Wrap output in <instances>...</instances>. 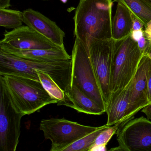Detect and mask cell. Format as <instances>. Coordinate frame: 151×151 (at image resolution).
Masks as SVG:
<instances>
[{
  "label": "cell",
  "instance_id": "1",
  "mask_svg": "<svg viewBox=\"0 0 151 151\" xmlns=\"http://www.w3.org/2000/svg\"><path fill=\"white\" fill-rule=\"evenodd\" d=\"M112 0H79L76 9L74 37L85 44L88 38H112Z\"/></svg>",
  "mask_w": 151,
  "mask_h": 151
},
{
  "label": "cell",
  "instance_id": "2",
  "mask_svg": "<svg viewBox=\"0 0 151 151\" xmlns=\"http://www.w3.org/2000/svg\"><path fill=\"white\" fill-rule=\"evenodd\" d=\"M0 87L14 108L24 116L39 111L45 106L58 102L47 91L40 81L0 74Z\"/></svg>",
  "mask_w": 151,
  "mask_h": 151
},
{
  "label": "cell",
  "instance_id": "3",
  "mask_svg": "<svg viewBox=\"0 0 151 151\" xmlns=\"http://www.w3.org/2000/svg\"><path fill=\"white\" fill-rule=\"evenodd\" d=\"M35 70L48 74L65 93L71 88L72 59L65 61L45 62L19 58L0 50V74H8L40 81Z\"/></svg>",
  "mask_w": 151,
  "mask_h": 151
},
{
  "label": "cell",
  "instance_id": "4",
  "mask_svg": "<svg viewBox=\"0 0 151 151\" xmlns=\"http://www.w3.org/2000/svg\"><path fill=\"white\" fill-rule=\"evenodd\" d=\"M143 54L131 34L122 39L114 40L109 86L111 97L129 84Z\"/></svg>",
  "mask_w": 151,
  "mask_h": 151
},
{
  "label": "cell",
  "instance_id": "5",
  "mask_svg": "<svg viewBox=\"0 0 151 151\" xmlns=\"http://www.w3.org/2000/svg\"><path fill=\"white\" fill-rule=\"evenodd\" d=\"M71 84L106 111V106L95 76L86 44L76 38L72 49Z\"/></svg>",
  "mask_w": 151,
  "mask_h": 151
},
{
  "label": "cell",
  "instance_id": "6",
  "mask_svg": "<svg viewBox=\"0 0 151 151\" xmlns=\"http://www.w3.org/2000/svg\"><path fill=\"white\" fill-rule=\"evenodd\" d=\"M98 128L83 125L64 118L43 119L40 124V130L43 132L45 139L52 142L50 151H63L72 143Z\"/></svg>",
  "mask_w": 151,
  "mask_h": 151
},
{
  "label": "cell",
  "instance_id": "7",
  "mask_svg": "<svg viewBox=\"0 0 151 151\" xmlns=\"http://www.w3.org/2000/svg\"><path fill=\"white\" fill-rule=\"evenodd\" d=\"M114 41L112 38L99 40L92 37L88 38L86 40L85 44L106 106V110L111 98L109 86Z\"/></svg>",
  "mask_w": 151,
  "mask_h": 151
},
{
  "label": "cell",
  "instance_id": "8",
  "mask_svg": "<svg viewBox=\"0 0 151 151\" xmlns=\"http://www.w3.org/2000/svg\"><path fill=\"white\" fill-rule=\"evenodd\" d=\"M116 134L119 145L110 151H151V121L144 116L130 120Z\"/></svg>",
  "mask_w": 151,
  "mask_h": 151
},
{
  "label": "cell",
  "instance_id": "9",
  "mask_svg": "<svg viewBox=\"0 0 151 151\" xmlns=\"http://www.w3.org/2000/svg\"><path fill=\"white\" fill-rule=\"evenodd\" d=\"M0 101V150L15 151L19 144L24 116L14 108L1 87Z\"/></svg>",
  "mask_w": 151,
  "mask_h": 151
},
{
  "label": "cell",
  "instance_id": "10",
  "mask_svg": "<svg viewBox=\"0 0 151 151\" xmlns=\"http://www.w3.org/2000/svg\"><path fill=\"white\" fill-rule=\"evenodd\" d=\"M0 47L19 50H50L60 47L27 25H22L4 33Z\"/></svg>",
  "mask_w": 151,
  "mask_h": 151
},
{
  "label": "cell",
  "instance_id": "11",
  "mask_svg": "<svg viewBox=\"0 0 151 151\" xmlns=\"http://www.w3.org/2000/svg\"><path fill=\"white\" fill-rule=\"evenodd\" d=\"M151 72V59L143 54L134 77L130 83L128 117L134 116L140 109L150 103L148 82Z\"/></svg>",
  "mask_w": 151,
  "mask_h": 151
},
{
  "label": "cell",
  "instance_id": "12",
  "mask_svg": "<svg viewBox=\"0 0 151 151\" xmlns=\"http://www.w3.org/2000/svg\"><path fill=\"white\" fill-rule=\"evenodd\" d=\"M24 23L52 43L63 47L65 33L55 22L38 11L29 9L23 11Z\"/></svg>",
  "mask_w": 151,
  "mask_h": 151
},
{
  "label": "cell",
  "instance_id": "13",
  "mask_svg": "<svg viewBox=\"0 0 151 151\" xmlns=\"http://www.w3.org/2000/svg\"><path fill=\"white\" fill-rule=\"evenodd\" d=\"M0 50L14 56L36 61L58 62L71 60L65 47H57L50 50H19L7 47H0Z\"/></svg>",
  "mask_w": 151,
  "mask_h": 151
},
{
  "label": "cell",
  "instance_id": "14",
  "mask_svg": "<svg viewBox=\"0 0 151 151\" xmlns=\"http://www.w3.org/2000/svg\"><path fill=\"white\" fill-rule=\"evenodd\" d=\"M130 92L129 84L122 91L112 94L106 110L107 115L106 125L112 126L130 118L128 116Z\"/></svg>",
  "mask_w": 151,
  "mask_h": 151
},
{
  "label": "cell",
  "instance_id": "15",
  "mask_svg": "<svg viewBox=\"0 0 151 151\" xmlns=\"http://www.w3.org/2000/svg\"><path fill=\"white\" fill-rule=\"evenodd\" d=\"M63 106L88 114L99 115L106 113V111L92 99L75 86H71L69 91L66 93V101Z\"/></svg>",
  "mask_w": 151,
  "mask_h": 151
},
{
  "label": "cell",
  "instance_id": "16",
  "mask_svg": "<svg viewBox=\"0 0 151 151\" xmlns=\"http://www.w3.org/2000/svg\"><path fill=\"white\" fill-rule=\"evenodd\" d=\"M133 25V16L128 9L117 3L116 12L112 24V39L120 40L131 33Z\"/></svg>",
  "mask_w": 151,
  "mask_h": 151
},
{
  "label": "cell",
  "instance_id": "17",
  "mask_svg": "<svg viewBox=\"0 0 151 151\" xmlns=\"http://www.w3.org/2000/svg\"><path fill=\"white\" fill-rule=\"evenodd\" d=\"M121 3L146 28L151 21V4L147 0H114Z\"/></svg>",
  "mask_w": 151,
  "mask_h": 151
},
{
  "label": "cell",
  "instance_id": "18",
  "mask_svg": "<svg viewBox=\"0 0 151 151\" xmlns=\"http://www.w3.org/2000/svg\"><path fill=\"white\" fill-rule=\"evenodd\" d=\"M35 70L37 73L40 81L45 89L53 98L58 100L57 105H63L66 101L65 93L48 74L40 70Z\"/></svg>",
  "mask_w": 151,
  "mask_h": 151
},
{
  "label": "cell",
  "instance_id": "19",
  "mask_svg": "<svg viewBox=\"0 0 151 151\" xmlns=\"http://www.w3.org/2000/svg\"><path fill=\"white\" fill-rule=\"evenodd\" d=\"M23 23L22 12L9 9H0V26L14 29L22 26Z\"/></svg>",
  "mask_w": 151,
  "mask_h": 151
},
{
  "label": "cell",
  "instance_id": "20",
  "mask_svg": "<svg viewBox=\"0 0 151 151\" xmlns=\"http://www.w3.org/2000/svg\"><path fill=\"white\" fill-rule=\"evenodd\" d=\"M109 126H111L105 124L99 127L98 129L93 132L72 143L64 149L63 151H89L90 148L94 144V141L99 134L103 130Z\"/></svg>",
  "mask_w": 151,
  "mask_h": 151
},
{
  "label": "cell",
  "instance_id": "21",
  "mask_svg": "<svg viewBox=\"0 0 151 151\" xmlns=\"http://www.w3.org/2000/svg\"><path fill=\"white\" fill-rule=\"evenodd\" d=\"M134 118V116L122 122H119L114 126H109L103 130L96 138L93 146L106 145L113 136L116 133L120 127L124 125L127 122Z\"/></svg>",
  "mask_w": 151,
  "mask_h": 151
},
{
  "label": "cell",
  "instance_id": "22",
  "mask_svg": "<svg viewBox=\"0 0 151 151\" xmlns=\"http://www.w3.org/2000/svg\"><path fill=\"white\" fill-rule=\"evenodd\" d=\"M145 29V27L142 23L137 18L133 17V25L132 31H138Z\"/></svg>",
  "mask_w": 151,
  "mask_h": 151
},
{
  "label": "cell",
  "instance_id": "23",
  "mask_svg": "<svg viewBox=\"0 0 151 151\" xmlns=\"http://www.w3.org/2000/svg\"><path fill=\"white\" fill-rule=\"evenodd\" d=\"M141 111L145 114L147 119L151 121V103L144 107Z\"/></svg>",
  "mask_w": 151,
  "mask_h": 151
},
{
  "label": "cell",
  "instance_id": "24",
  "mask_svg": "<svg viewBox=\"0 0 151 151\" xmlns=\"http://www.w3.org/2000/svg\"><path fill=\"white\" fill-rule=\"evenodd\" d=\"M144 33L149 43L151 42V21L147 24V26L145 28Z\"/></svg>",
  "mask_w": 151,
  "mask_h": 151
},
{
  "label": "cell",
  "instance_id": "25",
  "mask_svg": "<svg viewBox=\"0 0 151 151\" xmlns=\"http://www.w3.org/2000/svg\"><path fill=\"white\" fill-rule=\"evenodd\" d=\"M11 0H0V9H9L11 6Z\"/></svg>",
  "mask_w": 151,
  "mask_h": 151
},
{
  "label": "cell",
  "instance_id": "26",
  "mask_svg": "<svg viewBox=\"0 0 151 151\" xmlns=\"http://www.w3.org/2000/svg\"><path fill=\"white\" fill-rule=\"evenodd\" d=\"M106 145L93 146L89 149V151H106Z\"/></svg>",
  "mask_w": 151,
  "mask_h": 151
},
{
  "label": "cell",
  "instance_id": "27",
  "mask_svg": "<svg viewBox=\"0 0 151 151\" xmlns=\"http://www.w3.org/2000/svg\"><path fill=\"white\" fill-rule=\"evenodd\" d=\"M143 54L146 55L151 59V42L149 43V45L146 48Z\"/></svg>",
  "mask_w": 151,
  "mask_h": 151
},
{
  "label": "cell",
  "instance_id": "28",
  "mask_svg": "<svg viewBox=\"0 0 151 151\" xmlns=\"http://www.w3.org/2000/svg\"><path fill=\"white\" fill-rule=\"evenodd\" d=\"M148 96H149V99L151 97V72L150 73V76L148 79Z\"/></svg>",
  "mask_w": 151,
  "mask_h": 151
},
{
  "label": "cell",
  "instance_id": "29",
  "mask_svg": "<svg viewBox=\"0 0 151 151\" xmlns=\"http://www.w3.org/2000/svg\"><path fill=\"white\" fill-rule=\"evenodd\" d=\"M60 1L63 3H64V4L67 3L68 1V0H60Z\"/></svg>",
  "mask_w": 151,
  "mask_h": 151
},
{
  "label": "cell",
  "instance_id": "30",
  "mask_svg": "<svg viewBox=\"0 0 151 151\" xmlns=\"http://www.w3.org/2000/svg\"><path fill=\"white\" fill-rule=\"evenodd\" d=\"M147 1L149 3L151 4V0H147Z\"/></svg>",
  "mask_w": 151,
  "mask_h": 151
},
{
  "label": "cell",
  "instance_id": "31",
  "mask_svg": "<svg viewBox=\"0 0 151 151\" xmlns=\"http://www.w3.org/2000/svg\"><path fill=\"white\" fill-rule=\"evenodd\" d=\"M150 103H151V98H150Z\"/></svg>",
  "mask_w": 151,
  "mask_h": 151
}]
</instances>
